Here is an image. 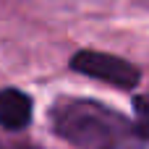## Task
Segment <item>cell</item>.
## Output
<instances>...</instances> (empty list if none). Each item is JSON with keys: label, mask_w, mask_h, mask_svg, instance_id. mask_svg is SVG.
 <instances>
[{"label": "cell", "mask_w": 149, "mask_h": 149, "mask_svg": "<svg viewBox=\"0 0 149 149\" xmlns=\"http://www.w3.org/2000/svg\"><path fill=\"white\" fill-rule=\"evenodd\" d=\"M134 107H136V113H139L141 131L149 134V97H136V100H134Z\"/></svg>", "instance_id": "4"}, {"label": "cell", "mask_w": 149, "mask_h": 149, "mask_svg": "<svg viewBox=\"0 0 149 149\" xmlns=\"http://www.w3.org/2000/svg\"><path fill=\"white\" fill-rule=\"evenodd\" d=\"M0 149H39L31 141H16V139H3L0 136Z\"/></svg>", "instance_id": "5"}, {"label": "cell", "mask_w": 149, "mask_h": 149, "mask_svg": "<svg viewBox=\"0 0 149 149\" xmlns=\"http://www.w3.org/2000/svg\"><path fill=\"white\" fill-rule=\"evenodd\" d=\"M71 68L84 73V76H92V79L107 81L113 86H120V89H134L141 79L139 68L131 65L128 60L107 55V52H94V50L76 52L73 60H71Z\"/></svg>", "instance_id": "2"}, {"label": "cell", "mask_w": 149, "mask_h": 149, "mask_svg": "<svg viewBox=\"0 0 149 149\" xmlns=\"http://www.w3.org/2000/svg\"><path fill=\"white\" fill-rule=\"evenodd\" d=\"M58 136L79 149H144L147 134L113 107L94 100H58L50 110Z\"/></svg>", "instance_id": "1"}, {"label": "cell", "mask_w": 149, "mask_h": 149, "mask_svg": "<svg viewBox=\"0 0 149 149\" xmlns=\"http://www.w3.org/2000/svg\"><path fill=\"white\" fill-rule=\"evenodd\" d=\"M31 120V100L18 89L0 92V126L18 131Z\"/></svg>", "instance_id": "3"}]
</instances>
